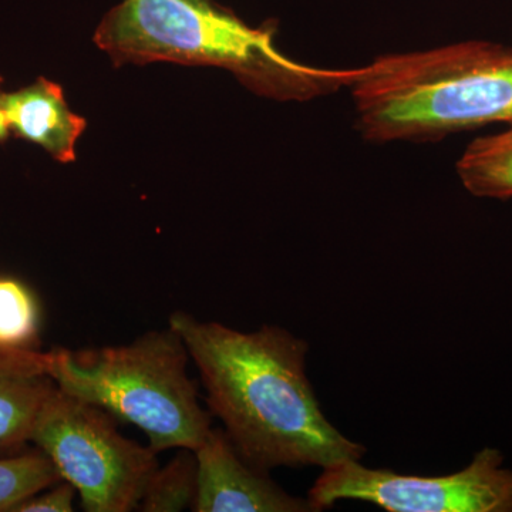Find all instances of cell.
<instances>
[{"label": "cell", "instance_id": "6da1fadb", "mask_svg": "<svg viewBox=\"0 0 512 512\" xmlns=\"http://www.w3.org/2000/svg\"><path fill=\"white\" fill-rule=\"evenodd\" d=\"M168 322L200 372L210 413L251 466L325 468L366 453L320 410L305 372V340L278 326L245 333L184 311Z\"/></svg>", "mask_w": 512, "mask_h": 512}, {"label": "cell", "instance_id": "7a4b0ae2", "mask_svg": "<svg viewBox=\"0 0 512 512\" xmlns=\"http://www.w3.org/2000/svg\"><path fill=\"white\" fill-rule=\"evenodd\" d=\"M276 25L252 28L212 0H124L110 10L94 43L116 66L170 62L214 66L258 96L308 101L350 87L357 69H322L275 45Z\"/></svg>", "mask_w": 512, "mask_h": 512}, {"label": "cell", "instance_id": "3957f363", "mask_svg": "<svg viewBox=\"0 0 512 512\" xmlns=\"http://www.w3.org/2000/svg\"><path fill=\"white\" fill-rule=\"evenodd\" d=\"M352 90L366 140L433 141L512 124V47L468 40L393 53L357 67Z\"/></svg>", "mask_w": 512, "mask_h": 512}, {"label": "cell", "instance_id": "277c9868", "mask_svg": "<svg viewBox=\"0 0 512 512\" xmlns=\"http://www.w3.org/2000/svg\"><path fill=\"white\" fill-rule=\"evenodd\" d=\"M190 359L183 338L168 326L127 345L49 350L47 369L57 389L133 424L161 453L195 450L212 427L188 376Z\"/></svg>", "mask_w": 512, "mask_h": 512}, {"label": "cell", "instance_id": "5b68a950", "mask_svg": "<svg viewBox=\"0 0 512 512\" xmlns=\"http://www.w3.org/2000/svg\"><path fill=\"white\" fill-rule=\"evenodd\" d=\"M30 443L76 488L86 512L137 510L160 466L158 453L124 437L111 414L57 386L37 414Z\"/></svg>", "mask_w": 512, "mask_h": 512}, {"label": "cell", "instance_id": "8992f818", "mask_svg": "<svg viewBox=\"0 0 512 512\" xmlns=\"http://www.w3.org/2000/svg\"><path fill=\"white\" fill-rule=\"evenodd\" d=\"M359 461L323 468L309 491L313 510L356 500L389 512H512V470L497 448L478 451L464 470L441 477L373 470Z\"/></svg>", "mask_w": 512, "mask_h": 512}, {"label": "cell", "instance_id": "52a82bcc", "mask_svg": "<svg viewBox=\"0 0 512 512\" xmlns=\"http://www.w3.org/2000/svg\"><path fill=\"white\" fill-rule=\"evenodd\" d=\"M198 490L195 512H309V500L285 493L265 471L238 453L225 430L208 431L195 448Z\"/></svg>", "mask_w": 512, "mask_h": 512}, {"label": "cell", "instance_id": "ba28073f", "mask_svg": "<svg viewBox=\"0 0 512 512\" xmlns=\"http://www.w3.org/2000/svg\"><path fill=\"white\" fill-rule=\"evenodd\" d=\"M3 107L13 136L42 147L59 163L76 160V144L87 121L70 110L60 84L39 77L23 89L5 93Z\"/></svg>", "mask_w": 512, "mask_h": 512}, {"label": "cell", "instance_id": "9c48e42d", "mask_svg": "<svg viewBox=\"0 0 512 512\" xmlns=\"http://www.w3.org/2000/svg\"><path fill=\"white\" fill-rule=\"evenodd\" d=\"M55 389L47 352L0 346V456L28 446L37 414Z\"/></svg>", "mask_w": 512, "mask_h": 512}, {"label": "cell", "instance_id": "30bf717a", "mask_svg": "<svg viewBox=\"0 0 512 512\" xmlns=\"http://www.w3.org/2000/svg\"><path fill=\"white\" fill-rule=\"evenodd\" d=\"M457 174L464 188L476 197L512 198V124L468 144L457 161Z\"/></svg>", "mask_w": 512, "mask_h": 512}, {"label": "cell", "instance_id": "8fae6325", "mask_svg": "<svg viewBox=\"0 0 512 512\" xmlns=\"http://www.w3.org/2000/svg\"><path fill=\"white\" fill-rule=\"evenodd\" d=\"M198 490V464L195 451L178 448L164 466L148 478L137 510L180 512L194 508Z\"/></svg>", "mask_w": 512, "mask_h": 512}, {"label": "cell", "instance_id": "7c38bea8", "mask_svg": "<svg viewBox=\"0 0 512 512\" xmlns=\"http://www.w3.org/2000/svg\"><path fill=\"white\" fill-rule=\"evenodd\" d=\"M63 480L55 464L39 448L0 456V512H13L20 503Z\"/></svg>", "mask_w": 512, "mask_h": 512}, {"label": "cell", "instance_id": "4fadbf2b", "mask_svg": "<svg viewBox=\"0 0 512 512\" xmlns=\"http://www.w3.org/2000/svg\"><path fill=\"white\" fill-rule=\"evenodd\" d=\"M40 308L35 293L19 279L0 276V346L37 349Z\"/></svg>", "mask_w": 512, "mask_h": 512}, {"label": "cell", "instance_id": "5bb4252c", "mask_svg": "<svg viewBox=\"0 0 512 512\" xmlns=\"http://www.w3.org/2000/svg\"><path fill=\"white\" fill-rule=\"evenodd\" d=\"M76 495L69 481L60 480L20 503L13 512H72Z\"/></svg>", "mask_w": 512, "mask_h": 512}, {"label": "cell", "instance_id": "9a60e30c", "mask_svg": "<svg viewBox=\"0 0 512 512\" xmlns=\"http://www.w3.org/2000/svg\"><path fill=\"white\" fill-rule=\"evenodd\" d=\"M3 79L0 77V143H5L10 137V127L8 119H6L5 107H3V96L5 92L2 90Z\"/></svg>", "mask_w": 512, "mask_h": 512}]
</instances>
